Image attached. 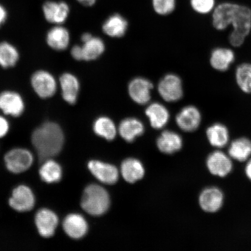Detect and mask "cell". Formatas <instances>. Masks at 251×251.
I'll list each match as a JSON object with an SVG mask.
<instances>
[{
  "instance_id": "1",
  "label": "cell",
  "mask_w": 251,
  "mask_h": 251,
  "mask_svg": "<svg viewBox=\"0 0 251 251\" xmlns=\"http://www.w3.org/2000/svg\"><path fill=\"white\" fill-rule=\"evenodd\" d=\"M212 23L216 30L233 28L228 36L231 46H242L251 32V9L247 5L225 1L217 4L212 13Z\"/></svg>"
},
{
  "instance_id": "2",
  "label": "cell",
  "mask_w": 251,
  "mask_h": 251,
  "mask_svg": "<svg viewBox=\"0 0 251 251\" xmlns=\"http://www.w3.org/2000/svg\"><path fill=\"white\" fill-rule=\"evenodd\" d=\"M64 134L55 122H45L33 131L31 141L41 161L58 155L64 144Z\"/></svg>"
},
{
  "instance_id": "3",
  "label": "cell",
  "mask_w": 251,
  "mask_h": 251,
  "mask_svg": "<svg viewBox=\"0 0 251 251\" xmlns=\"http://www.w3.org/2000/svg\"><path fill=\"white\" fill-rule=\"evenodd\" d=\"M110 205L109 194L104 188L92 184L84 190L81 206L89 214L99 216L104 214Z\"/></svg>"
},
{
  "instance_id": "4",
  "label": "cell",
  "mask_w": 251,
  "mask_h": 251,
  "mask_svg": "<svg viewBox=\"0 0 251 251\" xmlns=\"http://www.w3.org/2000/svg\"><path fill=\"white\" fill-rule=\"evenodd\" d=\"M32 153L26 149L15 148L9 150L4 156V163L7 170L14 174H23L32 166Z\"/></svg>"
},
{
  "instance_id": "5",
  "label": "cell",
  "mask_w": 251,
  "mask_h": 251,
  "mask_svg": "<svg viewBox=\"0 0 251 251\" xmlns=\"http://www.w3.org/2000/svg\"><path fill=\"white\" fill-rule=\"evenodd\" d=\"M36 198L33 191L26 185L21 184L12 191L8 200L9 206L14 211L24 213L31 211L35 206Z\"/></svg>"
},
{
  "instance_id": "6",
  "label": "cell",
  "mask_w": 251,
  "mask_h": 251,
  "mask_svg": "<svg viewBox=\"0 0 251 251\" xmlns=\"http://www.w3.org/2000/svg\"><path fill=\"white\" fill-rule=\"evenodd\" d=\"M30 81L34 92L41 99L51 98L57 90L55 78L48 71L40 70L34 72Z\"/></svg>"
},
{
  "instance_id": "7",
  "label": "cell",
  "mask_w": 251,
  "mask_h": 251,
  "mask_svg": "<svg viewBox=\"0 0 251 251\" xmlns=\"http://www.w3.org/2000/svg\"><path fill=\"white\" fill-rule=\"evenodd\" d=\"M158 90L160 96L166 101L175 102L183 98V83L177 75H166L159 81Z\"/></svg>"
},
{
  "instance_id": "8",
  "label": "cell",
  "mask_w": 251,
  "mask_h": 251,
  "mask_svg": "<svg viewBox=\"0 0 251 251\" xmlns=\"http://www.w3.org/2000/svg\"><path fill=\"white\" fill-rule=\"evenodd\" d=\"M230 156L222 151L216 150L210 153L206 160V166L210 174L225 177L230 174L233 164Z\"/></svg>"
},
{
  "instance_id": "9",
  "label": "cell",
  "mask_w": 251,
  "mask_h": 251,
  "mask_svg": "<svg viewBox=\"0 0 251 251\" xmlns=\"http://www.w3.org/2000/svg\"><path fill=\"white\" fill-rule=\"evenodd\" d=\"M34 224L41 237L51 238L55 234L58 226L59 218L52 210L42 208L36 213Z\"/></svg>"
},
{
  "instance_id": "10",
  "label": "cell",
  "mask_w": 251,
  "mask_h": 251,
  "mask_svg": "<svg viewBox=\"0 0 251 251\" xmlns=\"http://www.w3.org/2000/svg\"><path fill=\"white\" fill-rule=\"evenodd\" d=\"M44 17L49 23L62 25L68 20L70 14V7L67 2L49 0L42 6Z\"/></svg>"
},
{
  "instance_id": "11",
  "label": "cell",
  "mask_w": 251,
  "mask_h": 251,
  "mask_svg": "<svg viewBox=\"0 0 251 251\" xmlns=\"http://www.w3.org/2000/svg\"><path fill=\"white\" fill-rule=\"evenodd\" d=\"M201 122V112L194 105L184 106L176 117V122L178 127L187 133L196 131L200 127Z\"/></svg>"
},
{
  "instance_id": "12",
  "label": "cell",
  "mask_w": 251,
  "mask_h": 251,
  "mask_svg": "<svg viewBox=\"0 0 251 251\" xmlns=\"http://www.w3.org/2000/svg\"><path fill=\"white\" fill-rule=\"evenodd\" d=\"M224 193L218 187H209L203 189L199 197V203L203 211L214 213L217 212L224 205Z\"/></svg>"
},
{
  "instance_id": "13",
  "label": "cell",
  "mask_w": 251,
  "mask_h": 251,
  "mask_svg": "<svg viewBox=\"0 0 251 251\" xmlns=\"http://www.w3.org/2000/svg\"><path fill=\"white\" fill-rule=\"evenodd\" d=\"M25 108L24 100L20 94L14 91H4L0 93V110L6 115L19 117Z\"/></svg>"
},
{
  "instance_id": "14",
  "label": "cell",
  "mask_w": 251,
  "mask_h": 251,
  "mask_svg": "<svg viewBox=\"0 0 251 251\" xmlns=\"http://www.w3.org/2000/svg\"><path fill=\"white\" fill-rule=\"evenodd\" d=\"M152 88V83L149 80L143 77H136L128 84V92L135 102L144 105L150 101Z\"/></svg>"
},
{
  "instance_id": "15",
  "label": "cell",
  "mask_w": 251,
  "mask_h": 251,
  "mask_svg": "<svg viewBox=\"0 0 251 251\" xmlns=\"http://www.w3.org/2000/svg\"><path fill=\"white\" fill-rule=\"evenodd\" d=\"M88 168L93 175L103 183L113 184L118 180L119 172L114 166L98 161H92L88 164Z\"/></svg>"
},
{
  "instance_id": "16",
  "label": "cell",
  "mask_w": 251,
  "mask_h": 251,
  "mask_svg": "<svg viewBox=\"0 0 251 251\" xmlns=\"http://www.w3.org/2000/svg\"><path fill=\"white\" fill-rule=\"evenodd\" d=\"M62 227L69 237L75 240L83 237L88 231V225L85 219L76 213L68 215L62 222Z\"/></svg>"
},
{
  "instance_id": "17",
  "label": "cell",
  "mask_w": 251,
  "mask_h": 251,
  "mask_svg": "<svg viewBox=\"0 0 251 251\" xmlns=\"http://www.w3.org/2000/svg\"><path fill=\"white\" fill-rule=\"evenodd\" d=\"M235 59L233 50L226 47H217L212 50L209 63L213 70L224 72L229 70Z\"/></svg>"
},
{
  "instance_id": "18",
  "label": "cell",
  "mask_w": 251,
  "mask_h": 251,
  "mask_svg": "<svg viewBox=\"0 0 251 251\" xmlns=\"http://www.w3.org/2000/svg\"><path fill=\"white\" fill-rule=\"evenodd\" d=\"M59 84L64 101L71 105L76 102L79 93L80 83L77 78L70 73L63 74L59 78Z\"/></svg>"
},
{
  "instance_id": "19",
  "label": "cell",
  "mask_w": 251,
  "mask_h": 251,
  "mask_svg": "<svg viewBox=\"0 0 251 251\" xmlns=\"http://www.w3.org/2000/svg\"><path fill=\"white\" fill-rule=\"evenodd\" d=\"M47 45L56 51H64L70 45V34L67 28L56 25L47 33Z\"/></svg>"
},
{
  "instance_id": "20",
  "label": "cell",
  "mask_w": 251,
  "mask_h": 251,
  "mask_svg": "<svg viewBox=\"0 0 251 251\" xmlns=\"http://www.w3.org/2000/svg\"><path fill=\"white\" fill-rule=\"evenodd\" d=\"M206 136L208 142L216 149H223L230 140V134L226 126L221 123L213 124L206 128Z\"/></svg>"
},
{
  "instance_id": "21",
  "label": "cell",
  "mask_w": 251,
  "mask_h": 251,
  "mask_svg": "<svg viewBox=\"0 0 251 251\" xmlns=\"http://www.w3.org/2000/svg\"><path fill=\"white\" fill-rule=\"evenodd\" d=\"M183 140L179 134L170 130L164 131L157 140V146L163 153L173 154L180 151Z\"/></svg>"
},
{
  "instance_id": "22",
  "label": "cell",
  "mask_w": 251,
  "mask_h": 251,
  "mask_svg": "<svg viewBox=\"0 0 251 251\" xmlns=\"http://www.w3.org/2000/svg\"><path fill=\"white\" fill-rule=\"evenodd\" d=\"M128 23L119 14H114L106 19L102 25V30L106 35L112 37H121L126 32Z\"/></svg>"
},
{
  "instance_id": "23",
  "label": "cell",
  "mask_w": 251,
  "mask_h": 251,
  "mask_svg": "<svg viewBox=\"0 0 251 251\" xmlns=\"http://www.w3.org/2000/svg\"><path fill=\"white\" fill-rule=\"evenodd\" d=\"M146 114L153 128L160 129L168 123L170 114L167 108L161 103L155 102L146 109Z\"/></svg>"
},
{
  "instance_id": "24",
  "label": "cell",
  "mask_w": 251,
  "mask_h": 251,
  "mask_svg": "<svg viewBox=\"0 0 251 251\" xmlns=\"http://www.w3.org/2000/svg\"><path fill=\"white\" fill-rule=\"evenodd\" d=\"M228 155L232 159L243 162L251 156V140L247 137H240L232 141L228 147Z\"/></svg>"
},
{
  "instance_id": "25",
  "label": "cell",
  "mask_w": 251,
  "mask_h": 251,
  "mask_svg": "<svg viewBox=\"0 0 251 251\" xmlns=\"http://www.w3.org/2000/svg\"><path fill=\"white\" fill-rule=\"evenodd\" d=\"M39 174L41 179L47 184L58 183L62 177L61 166L52 158L43 161Z\"/></svg>"
},
{
  "instance_id": "26",
  "label": "cell",
  "mask_w": 251,
  "mask_h": 251,
  "mask_svg": "<svg viewBox=\"0 0 251 251\" xmlns=\"http://www.w3.org/2000/svg\"><path fill=\"white\" fill-rule=\"evenodd\" d=\"M142 122L136 118H127L122 121L119 126L121 136L127 142H132L138 136L144 133Z\"/></svg>"
},
{
  "instance_id": "27",
  "label": "cell",
  "mask_w": 251,
  "mask_h": 251,
  "mask_svg": "<svg viewBox=\"0 0 251 251\" xmlns=\"http://www.w3.org/2000/svg\"><path fill=\"white\" fill-rule=\"evenodd\" d=\"M144 172L142 164L136 159L125 160L121 166L122 176L128 183H134L141 180L144 176Z\"/></svg>"
},
{
  "instance_id": "28",
  "label": "cell",
  "mask_w": 251,
  "mask_h": 251,
  "mask_svg": "<svg viewBox=\"0 0 251 251\" xmlns=\"http://www.w3.org/2000/svg\"><path fill=\"white\" fill-rule=\"evenodd\" d=\"M81 48L83 60L89 61L95 60L101 56L104 51L105 45L101 39L92 36L90 40L83 42Z\"/></svg>"
},
{
  "instance_id": "29",
  "label": "cell",
  "mask_w": 251,
  "mask_h": 251,
  "mask_svg": "<svg viewBox=\"0 0 251 251\" xmlns=\"http://www.w3.org/2000/svg\"><path fill=\"white\" fill-rule=\"evenodd\" d=\"M20 58V54L16 47L11 43H0V66L3 68L14 67Z\"/></svg>"
},
{
  "instance_id": "30",
  "label": "cell",
  "mask_w": 251,
  "mask_h": 251,
  "mask_svg": "<svg viewBox=\"0 0 251 251\" xmlns=\"http://www.w3.org/2000/svg\"><path fill=\"white\" fill-rule=\"evenodd\" d=\"M235 79L238 88L246 94H251V64L244 62L235 71Z\"/></svg>"
},
{
  "instance_id": "31",
  "label": "cell",
  "mask_w": 251,
  "mask_h": 251,
  "mask_svg": "<svg viewBox=\"0 0 251 251\" xmlns=\"http://www.w3.org/2000/svg\"><path fill=\"white\" fill-rule=\"evenodd\" d=\"M94 132L106 140L111 141L115 139L117 134V128L111 119L108 117H100L94 122Z\"/></svg>"
},
{
  "instance_id": "32",
  "label": "cell",
  "mask_w": 251,
  "mask_h": 251,
  "mask_svg": "<svg viewBox=\"0 0 251 251\" xmlns=\"http://www.w3.org/2000/svg\"><path fill=\"white\" fill-rule=\"evenodd\" d=\"M191 9L200 15L212 14L216 5V0H189Z\"/></svg>"
},
{
  "instance_id": "33",
  "label": "cell",
  "mask_w": 251,
  "mask_h": 251,
  "mask_svg": "<svg viewBox=\"0 0 251 251\" xmlns=\"http://www.w3.org/2000/svg\"><path fill=\"white\" fill-rule=\"evenodd\" d=\"M152 7L157 14L170 15L175 10L177 0H151Z\"/></svg>"
},
{
  "instance_id": "34",
  "label": "cell",
  "mask_w": 251,
  "mask_h": 251,
  "mask_svg": "<svg viewBox=\"0 0 251 251\" xmlns=\"http://www.w3.org/2000/svg\"><path fill=\"white\" fill-rule=\"evenodd\" d=\"M9 124L7 119L0 115V139L4 137L9 130Z\"/></svg>"
},
{
  "instance_id": "35",
  "label": "cell",
  "mask_w": 251,
  "mask_h": 251,
  "mask_svg": "<svg viewBox=\"0 0 251 251\" xmlns=\"http://www.w3.org/2000/svg\"><path fill=\"white\" fill-rule=\"evenodd\" d=\"M72 57L77 61L83 60V51L81 46H75L71 50Z\"/></svg>"
},
{
  "instance_id": "36",
  "label": "cell",
  "mask_w": 251,
  "mask_h": 251,
  "mask_svg": "<svg viewBox=\"0 0 251 251\" xmlns=\"http://www.w3.org/2000/svg\"><path fill=\"white\" fill-rule=\"evenodd\" d=\"M8 12L4 5L0 4V27L4 25L7 20Z\"/></svg>"
},
{
  "instance_id": "37",
  "label": "cell",
  "mask_w": 251,
  "mask_h": 251,
  "mask_svg": "<svg viewBox=\"0 0 251 251\" xmlns=\"http://www.w3.org/2000/svg\"><path fill=\"white\" fill-rule=\"evenodd\" d=\"M80 4L84 7H90L95 5L98 0H76Z\"/></svg>"
},
{
  "instance_id": "38",
  "label": "cell",
  "mask_w": 251,
  "mask_h": 251,
  "mask_svg": "<svg viewBox=\"0 0 251 251\" xmlns=\"http://www.w3.org/2000/svg\"><path fill=\"white\" fill-rule=\"evenodd\" d=\"M245 173L247 177L251 181V159L248 160L246 168H245Z\"/></svg>"
}]
</instances>
